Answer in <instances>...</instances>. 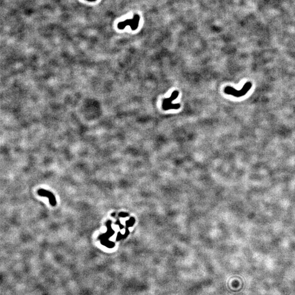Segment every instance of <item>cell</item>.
Here are the masks:
<instances>
[{"instance_id":"3957f363","label":"cell","mask_w":295,"mask_h":295,"mask_svg":"<svg viewBox=\"0 0 295 295\" xmlns=\"http://www.w3.org/2000/svg\"><path fill=\"white\" fill-rule=\"evenodd\" d=\"M139 19H140V18H139V15H135L132 19L127 20L126 21L121 22L119 24L118 26L120 29H123L125 28V27L126 26L130 25L132 29L135 30V29H137L138 27Z\"/></svg>"},{"instance_id":"6da1fadb","label":"cell","mask_w":295,"mask_h":295,"mask_svg":"<svg viewBox=\"0 0 295 295\" xmlns=\"http://www.w3.org/2000/svg\"><path fill=\"white\" fill-rule=\"evenodd\" d=\"M252 86V84L250 81L246 83L242 88L240 90H237L231 86H227L224 89V92L225 93L232 95L236 97H240L245 95L250 90Z\"/></svg>"},{"instance_id":"7a4b0ae2","label":"cell","mask_w":295,"mask_h":295,"mask_svg":"<svg viewBox=\"0 0 295 295\" xmlns=\"http://www.w3.org/2000/svg\"><path fill=\"white\" fill-rule=\"evenodd\" d=\"M179 95L178 91H174L171 95V96L168 98H165L164 100L162 103V108L165 110H171V109H175L177 110L181 107L180 104H172V101L176 99Z\"/></svg>"}]
</instances>
